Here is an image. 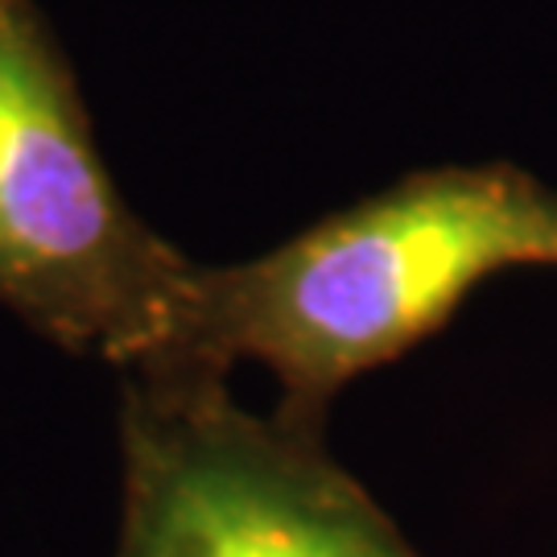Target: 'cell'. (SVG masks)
<instances>
[{
    "label": "cell",
    "instance_id": "6da1fadb",
    "mask_svg": "<svg viewBox=\"0 0 557 557\" xmlns=\"http://www.w3.org/2000/svg\"><path fill=\"white\" fill-rule=\"evenodd\" d=\"M557 269V190L512 161L430 165L239 264H199L161 363H260L281 405L322 418L338 388L438 335L504 269Z\"/></svg>",
    "mask_w": 557,
    "mask_h": 557
},
{
    "label": "cell",
    "instance_id": "7a4b0ae2",
    "mask_svg": "<svg viewBox=\"0 0 557 557\" xmlns=\"http://www.w3.org/2000/svg\"><path fill=\"white\" fill-rule=\"evenodd\" d=\"M195 273L120 195L50 21L0 0V306L133 372L174 351Z\"/></svg>",
    "mask_w": 557,
    "mask_h": 557
},
{
    "label": "cell",
    "instance_id": "3957f363",
    "mask_svg": "<svg viewBox=\"0 0 557 557\" xmlns=\"http://www.w3.org/2000/svg\"><path fill=\"white\" fill-rule=\"evenodd\" d=\"M120 446V557H421L331 458L322 418L252 413L227 372H124Z\"/></svg>",
    "mask_w": 557,
    "mask_h": 557
}]
</instances>
